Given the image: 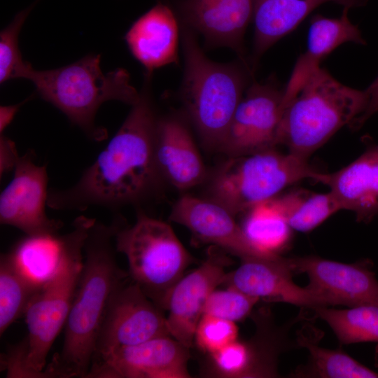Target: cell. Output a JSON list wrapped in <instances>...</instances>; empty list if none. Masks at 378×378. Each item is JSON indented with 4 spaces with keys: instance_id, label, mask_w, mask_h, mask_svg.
I'll return each instance as SVG.
<instances>
[{
    "instance_id": "cell-31",
    "label": "cell",
    "mask_w": 378,
    "mask_h": 378,
    "mask_svg": "<svg viewBox=\"0 0 378 378\" xmlns=\"http://www.w3.org/2000/svg\"><path fill=\"white\" fill-rule=\"evenodd\" d=\"M259 300L234 287L227 286L223 290L216 288L207 300L204 314L236 323L246 318Z\"/></svg>"
},
{
    "instance_id": "cell-26",
    "label": "cell",
    "mask_w": 378,
    "mask_h": 378,
    "mask_svg": "<svg viewBox=\"0 0 378 378\" xmlns=\"http://www.w3.org/2000/svg\"><path fill=\"white\" fill-rule=\"evenodd\" d=\"M290 229L306 232L321 225L340 207L330 191L325 193L296 188L268 201Z\"/></svg>"
},
{
    "instance_id": "cell-34",
    "label": "cell",
    "mask_w": 378,
    "mask_h": 378,
    "mask_svg": "<svg viewBox=\"0 0 378 378\" xmlns=\"http://www.w3.org/2000/svg\"><path fill=\"white\" fill-rule=\"evenodd\" d=\"M15 142L4 134L0 135V177L13 171L20 158Z\"/></svg>"
},
{
    "instance_id": "cell-3",
    "label": "cell",
    "mask_w": 378,
    "mask_h": 378,
    "mask_svg": "<svg viewBox=\"0 0 378 378\" xmlns=\"http://www.w3.org/2000/svg\"><path fill=\"white\" fill-rule=\"evenodd\" d=\"M94 220L79 216L73 221L71 230L62 235L58 263L24 314L27 334L1 356V369L7 377H43L47 356L69 316L83 267L85 242Z\"/></svg>"
},
{
    "instance_id": "cell-30",
    "label": "cell",
    "mask_w": 378,
    "mask_h": 378,
    "mask_svg": "<svg viewBox=\"0 0 378 378\" xmlns=\"http://www.w3.org/2000/svg\"><path fill=\"white\" fill-rule=\"evenodd\" d=\"M30 8L16 15L12 22L0 34V83L8 80L27 78L32 69L30 64L22 59L18 46V36Z\"/></svg>"
},
{
    "instance_id": "cell-29",
    "label": "cell",
    "mask_w": 378,
    "mask_h": 378,
    "mask_svg": "<svg viewBox=\"0 0 378 378\" xmlns=\"http://www.w3.org/2000/svg\"><path fill=\"white\" fill-rule=\"evenodd\" d=\"M62 244V235H26L10 251L30 275L43 281L58 263Z\"/></svg>"
},
{
    "instance_id": "cell-10",
    "label": "cell",
    "mask_w": 378,
    "mask_h": 378,
    "mask_svg": "<svg viewBox=\"0 0 378 378\" xmlns=\"http://www.w3.org/2000/svg\"><path fill=\"white\" fill-rule=\"evenodd\" d=\"M10 182L1 192L0 223L27 236L58 234L63 223L49 218L46 206L49 190L46 164L35 162L33 150L20 155Z\"/></svg>"
},
{
    "instance_id": "cell-4",
    "label": "cell",
    "mask_w": 378,
    "mask_h": 378,
    "mask_svg": "<svg viewBox=\"0 0 378 378\" xmlns=\"http://www.w3.org/2000/svg\"><path fill=\"white\" fill-rule=\"evenodd\" d=\"M368 104L365 90L346 86L318 67L284 108L276 144L309 160L340 128L360 115Z\"/></svg>"
},
{
    "instance_id": "cell-23",
    "label": "cell",
    "mask_w": 378,
    "mask_h": 378,
    "mask_svg": "<svg viewBox=\"0 0 378 378\" xmlns=\"http://www.w3.org/2000/svg\"><path fill=\"white\" fill-rule=\"evenodd\" d=\"M258 314L255 318L256 332L246 341L251 359L249 377H279V356L299 347L296 340L294 341L290 337V332L293 325L303 318V314L279 326L269 311L263 310Z\"/></svg>"
},
{
    "instance_id": "cell-11",
    "label": "cell",
    "mask_w": 378,
    "mask_h": 378,
    "mask_svg": "<svg viewBox=\"0 0 378 378\" xmlns=\"http://www.w3.org/2000/svg\"><path fill=\"white\" fill-rule=\"evenodd\" d=\"M283 96L284 90L272 83H253L237 105L218 150L234 157L275 148Z\"/></svg>"
},
{
    "instance_id": "cell-36",
    "label": "cell",
    "mask_w": 378,
    "mask_h": 378,
    "mask_svg": "<svg viewBox=\"0 0 378 378\" xmlns=\"http://www.w3.org/2000/svg\"><path fill=\"white\" fill-rule=\"evenodd\" d=\"M29 99L24 102L8 106H1L0 107V133L4 134L6 128L13 120L16 113L18 111L22 105Z\"/></svg>"
},
{
    "instance_id": "cell-17",
    "label": "cell",
    "mask_w": 378,
    "mask_h": 378,
    "mask_svg": "<svg viewBox=\"0 0 378 378\" xmlns=\"http://www.w3.org/2000/svg\"><path fill=\"white\" fill-rule=\"evenodd\" d=\"M154 155L162 181L180 190L207 178L206 167L186 125L174 117L157 119Z\"/></svg>"
},
{
    "instance_id": "cell-5",
    "label": "cell",
    "mask_w": 378,
    "mask_h": 378,
    "mask_svg": "<svg viewBox=\"0 0 378 378\" xmlns=\"http://www.w3.org/2000/svg\"><path fill=\"white\" fill-rule=\"evenodd\" d=\"M41 97L59 109L69 120L93 141L107 137L106 130L95 125L100 106L117 100L132 106L141 94L130 83L123 69L104 74L100 55H89L78 61L55 69L36 71L32 68L27 78Z\"/></svg>"
},
{
    "instance_id": "cell-15",
    "label": "cell",
    "mask_w": 378,
    "mask_h": 378,
    "mask_svg": "<svg viewBox=\"0 0 378 378\" xmlns=\"http://www.w3.org/2000/svg\"><path fill=\"white\" fill-rule=\"evenodd\" d=\"M169 220L187 227L195 240L218 246L241 260L273 258L246 235L225 207L208 198L183 195L172 208Z\"/></svg>"
},
{
    "instance_id": "cell-20",
    "label": "cell",
    "mask_w": 378,
    "mask_h": 378,
    "mask_svg": "<svg viewBox=\"0 0 378 378\" xmlns=\"http://www.w3.org/2000/svg\"><path fill=\"white\" fill-rule=\"evenodd\" d=\"M133 56L148 72L178 63V26L167 5L158 3L139 18L125 35Z\"/></svg>"
},
{
    "instance_id": "cell-35",
    "label": "cell",
    "mask_w": 378,
    "mask_h": 378,
    "mask_svg": "<svg viewBox=\"0 0 378 378\" xmlns=\"http://www.w3.org/2000/svg\"><path fill=\"white\" fill-rule=\"evenodd\" d=\"M365 90L368 97V106L365 111L349 125L352 129H359L369 118L378 113V76Z\"/></svg>"
},
{
    "instance_id": "cell-9",
    "label": "cell",
    "mask_w": 378,
    "mask_h": 378,
    "mask_svg": "<svg viewBox=\"0 0 378 378\" xmlns=\"http://www.w3.org/2000/svg\"><path fill=\"white\" fill-rule=\"evenodd\" d=\"M164 335L170 334L161 309L136 283L126 281L111 300L98 335L92 363L118 348Z\"/></svg>"
},
{
    "instance_id": "cell-22",
    "label": "cell",
    "mask_w": 378,
    "mask_h": 378,
    "mask_svg": "<svg viewBox=\"0 0 378 378\" xmlns=\"http://www.w3.org/2000/svg\"><path fill=\"white\" fill-rule=\"evenodd\" d=\"M366 0H253L254 54L260 56L292 31L316 7L335 2L344 7L362 6Z\"/></svg>"
},
{
    "instance_id": "cell-32",
    "label": "cell",
    "mask_w": 378,
    "mask_h": 378,
    "mask_svg": "<svg viewBox=\"0 0 378 378\" xmlns=\"http://www.w3.org/2000/svg\"><path fill=\"white\" fill-rule=\"evenodd\" d=\"M235 322L204 314L195 332L194 341L205 353L211 354L238 340Z\"/></svg>"
},
{
    "instance_id": "cell-24",
    "label": "cell",
    "mask_w": 378,
    "mask_h": 378,
    "mask_svg": "<svg viewBox=\"0 0 378 378\" xmlns=\"http://www.w3.org/2000/svg\"><path fill=\"white\" fill-rule=\"evenodd\" d=\"M307 326L298 333L299 347L309 353L307 364L299 366L292 373L293 377L313 378H378V372L363 365L340 349H330L318 345L307 331Z\"/></svg>"
},
{
    "instance_id": "cell-13",
    "label": "cell",
    "mask_w": 378,
    "mask_h": 378,
    "mask_svg": "<svg viewBox=\"0 0 378 378\" xmlns=\"http://www.w3.org/2000/svg\"><path fill=\"white\" fill-rule=\"evenodd\" d=\"M295 273L309 279L306 287L328 305H378V279L372 262L344 263L315 255L292 258Z\"/></svg>"
},
{
    "instance_id": "cell-16",
    "label": "cell",
    "mask_w": 378,
    "mask_h": 378,
    "mask_svg": "<svg viewBox=\"0 0 378 378\" xmlns=\"http://www.w3.org/2000/svg\"><path fill=\"white\" fill-rule=\"evenodd\" d=\"M226 274L223 284L267 301L286 302L301 308L327 307L306 286L294 283L292 258L277 255L267 258H249Z\"/></svg>"
},
{
    "instance_id": "cell-27",
    "label": "cell",
    "mask_w": 378,
    "mask_h": 378,
    "mask_svg": "<svg viewBox=\"0 0 378 378\" xmlns=\"http://www.w3.org/2000/svg\"><path fill=\"white\" fill-rule=\"evenodd\" d=\"M324 321L342 344L378 343V305L367 304L337 309L318 307L312 309Z\"/></svg>"
},
{
    "instance_id": "cell-33",
    "label": "cell",
    "mask_w": 378,
    "mask_h": 378,
    "mask_svg": "<svg viewBox=\"0 0 378 378\" xmlns=\"http://www.w3.org/2000/svg\"><path fill=\"white\" fill-rule=\"evenodd\" d=\"M214 370L225 377H249L251 354L246 341L237 340L209 354Z\"/></svg>"
},
{
    "instance_id": "cell-6",
    "label": "cell",
    "mask_w": 378,
    "mask_h": 378,
    "mask_svg": "<svg viewBox=\"0 0 378 378\" xmlns=\"http://www.w3.org/2000/svg\"><path fill=\"white\" fill-rule=\"evenodd\" d=\"M183 49V102L203 144L218 150L242 97L245 74L237 65L207 58L188 30Z\"/></svg>"
},
{
    "instance_id": "cell-7",
    "label": "cell",
    "mask_w": 378,
    "mask_h": 378,
    "mask_svg": "<svg viewBox=\"0 0 378 378\" xmlns=\"http://www.w3.org/2000/svg\"><path fill=\"white\" fill-rule=\"evenodd\" d=\"M319 172L309 160L276 148L228 157L210 176L207 198L235 216L300 181H313Z\"/></svg>"
},
{
    "instance_id": "cell-28",
    "label": "cell",
    "mask_w": 378,
    "mask_h": 378,
    "mask_svg": "<svg viewBox=\"0 0 378 378\" xmlns=\"http://www.w3.org/2000/svg\"><path fill=\"white\" fill-rule=\"evenodd\" d=\"M241 227L247 237L258 248L272 253L285 244L289 226L267 201L248 210Z\"/></svg>"
},
{
    "instance_id": "cell-14",
    "label": "cell",
    "mask_w": 378,
    "mask_h": 378,
    "mask_svg": "<svg viewBox=\"0 0 378 378\" xmlns=\"http://www.w3.org/2000/svg\"><path fill=\"white\" fill-rule=\"evenodd\" d=\"M229 263L219 247L212 245L205 260L196 270L183 276L164 300L162 309L168 311L166 320L170 335L189 349L207 300L212 291L223 284L227 274L225 268Z\"/></svg>"
},
{
    "instance_id": "cell-25",
    "label": "cell",
    "mask_w": 378,
    "mask_h": 378,
    "mask_svg": "<svg viewBox=\"0 0 378 378\" xmlns=\"http://www.w3.org/2000/svg\"><path fill=\"white\" fill-rule=\"evenodd\" d=\"M43 281L34 278L11 251L0 258V335L24 315Z\"/></svg>"
},
{
    "instance_id": "cell-19",
    "label": "cell",
    "mask_w": 378,
    "mask_h": 378,
    "mask_svg": "<svg viewBox=\"0 0 378 378\" xmlns=\"http://www.w3.org/2000/svg\"><path fill=\"white\" fill-rule=\"evenodd\" d=\"M313 181L329 188L341 210L354 212L358 222L370 223L378 216V145L337 171L319 172Z\"/></svg>"
},
{
    "instance_id": "cell-1",
    "label": "cell",
    "mask_w": 378,
    "mask_h": 378,
    "mask_svg": "<svg viewBox=\"0 0 378 378\" xmlns=\"http://www.w3.org/2000/svg\"><path fill=\"white\" fill-rule=\"evenodd\" d=\"M157 118L141 94L115 134L69 188L49 190L47 206L83 211L92 206L116 210L153 195L162 181L154 155Z\"/></svg>"
},
{
    "instance_id": "cell-8",
    "label": "cell",
    "mask_w": 378,
    "mask_h": 378,
    "mask_svg": "<svg viewBox=\"0 0 378 378\" xmlns=\"http://www.w3.org/2000/svg\"><path fill=\"white\" fill-rule=\"evenodd\" d=\"M113 240L115 251L127 260L132 281L162 309L168 292L193 260L172 227L139 211L132 225L123 227L118 219Z\"/></svg>"
},
{
    "instance_id": "cell-2",
    "label": "cell",
    "mask_w": 378,
    "mask_h": 378,
    "mask_svg": "<svg viewBox=\"0 0 378 378\" xmlns=\"http://www.w3.org/2000/svg\"><path fill=\"white\" fill-rule=\"evenodd\" d=\"M118 219H95L84 245L83 267L65 324L61 350L47 364L43 378H86L111 300L127 281L118 266L114 234Z\"/></svg>"
},
{
    "instance_id": "cell-37",
    "label": "cell",
    "mask_w": 378,
    "mask_h": 378,
    "mask_svg": "<svg viewBox=\"0 0 378 378\" xmlns=\"http://www.w3.org/2000/svg\"><path fill=\"white\" fill-rule=\"evenodd\" d=\"M376 360H377V363H378V349L376 351Z\"/></svg>"
},
{
    "instance_id": "cell-18",
    "label": "cell",
    "mask_w": 378,
    "mask_h": 378,
    "mask_svg": "<svg viewBox=\"0 0 378 378\" xmlns=\"http://www.w3.org/2000/svg\"><path fill=\"white\" fill-rule=\"evenodd\" d=\"M180 10L184 22L203 35L207 46L228 47L243 55L253 0H183Z\"/></svg>"
},
{
    "instance_id": "cell-12",
    "label": "cell",
    "mask_w": 378,
    "mask_h": 378,
    "mask_svg": "<svg viewBox=\"0 0 378 378\" xmlns=\"http://www.w3.org/2000/svg\"><path fill=\"white\" fill-rule=\"evenodd\" d=\"M188 360L189 348L164 335L94 360L86 378H188Z\"/></svg>"
},
{
    "instance_id": "cell-21",
    "label": "cell",
    "mask_w": 378,
    "mask_h": 378,
    "mask_svg": "<svg viewBox=\"0 0 378 378\" xmlns=\"http://www.w3.org/2000/svg\"><path fill=\"white\" fill-rule=\"evenodd\" d=\"M344 7L338 18L320 15L311 20L306 51L297 60L288 83L284 89L281 111L297 95L321 61L339 46L346 42L365 44L358 28L348 18Z\"/></svg>"
}]
</instances>
